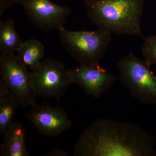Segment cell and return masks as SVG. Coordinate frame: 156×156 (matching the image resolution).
I'll use <instances>...</instances> for the list:
<instances>
[{"label": "cell", "mask_w": 156, "mask_h": 156, "mask_svg": "<svg viewBox=\"0 0 156 156\" xmlns=\"http://www.w3.org/2000/svg\"><path fill=\"white\" fill-rule=\"evenodd\" d=\"M32 89L37 96L60 99L72 84L69 69L58 59H43L36 69L30 72Z\"/></svg>", "instance_id": "cell-5"}, {"label": "cell", "mask_w": 156, "mask_h": 156, "mask_svg": "<svg viewBox=\"0 0 156 156\" xmlns=\"http://www.w3.org/2000/svg\"><path fill=\"white\" fill-rule=\"evenodd\" d=\"M21 5L30 20L39 29L46 31L63 27L70 14L68 7L50 0H22Z\"/></svg>", "instance_id": "cell-7"}, {"label": "cell", "mask_w": 156, "mask_h": 156, "mask_svg": "<svg viewBox=\"0 0 156 156\" xmlns=\"http://www.w3.org/2000/svg\"><path fill=\"white\" fill-rule=\"evenodd\" d=\"M118 80L131 97L144 104H156V75L144 59L130 52L117 62Z\"/></svg>", "instance_id": "cell-4"}, {"label": "cell", "mask_w": 156, "mask_h": 156, "mask_svg": "<svg viewBox=\"0 0 156 156\" xmlns=\"http://www.w3.org/2000/svg\"><path fill=\"white\" fill-rule=\"evenodd\" d=\"M45 47L36 39L27 40L17 51V58L30 71L36 69L44 59Z\"/></svg>", "instance_id": "cell-11"}, {"label": "cell", "mask_w": 156, "mask_h": 156, "mask_svg": "<svg viewBox=\"0 0 156 156\" xmlns=\"http://www.w3.org/2000/svg\"><path fill=\"white\" fill-rule=\"evenodd\" d=\"M72 83L89 96L98 98L110 89L117 79L99 63L79 65L69 69Z\"/></svg>", "instance_id": "cell-8"}, {"label": "cell", "mask_w": 156, "mask_h": 156, "mask_svg": "<svg viewBox=\"0 0 156 156\" xmlns=\"http://www.w3.org/2000/svg\"><path fill=\"white\" fill-rule=\"evenodd\" d=\"M20 105L17 99L0 82V133L2 136L13 123V118Z\"/></svg>", "instance_id": "cell-12"}, {"label": "cell", "mask_w": 156, "mask_h": 156, "mask_svg": "<svg viewBox=\"0 0 156 156\" xmlns=\"http://www.w3.org/2000/svg\"><path fill=\"white\" fill-rule=\"evenodd\" d=\"M23 41L17 33L14 20L0 21V53L10 55L17 52Z\"/></svg>", "instance_id": "cell-13"}, {"label": "cell", "mask_w": 156, "mask_h": 156, "mask_svg": "<svg viewBox=\"0 0 156 156\" xmlns=\"http://www.w3.org/2000/svg\"><path fill=\"white\" fill-rule=\"evenodd\" d=\"M68 154L65 151L60 148H56L50 152L46 156H67Z\"/></svg>", "instance_id": "cell-16"}, {"label": "cell", "mask_w": 156, "mask_h": 156, "mask_svg": "<svg viewBox=\"0 0 156 156\" xmlns=\"http://www.w3.org/2000/svg\"><path fill=\"white\" fill-rule=\"evenodd\" d=\"M58 31L62 47L80 65L99 63L111 42V34L98 29L70 31L63 27Z\"/></svg>", "instance_id": "cell-3"}, {"label": "cell", "mask_w": 156, "mask_h": 156, "mask_svg": "<svg viewBox=\"0 0 156 156\" xmlns=\"http://www.w3.org/2000/svg\"><path fill=\"white\" fill-rule=\"evenodd\" d=\"M26 117L43 136L53 137L71 128L72 123L63 109L35 104Z\"/></svg>", "instance_id": "cell-9"}, {"label": "cell", "mask_w": 156, "mask_h": 156, "mask_svg": "<svg viewBox=\"0 0 156 156\" xmlns=\"http://www.w3.org/2000/svg\"><path fill=\"white\" fill-rule=\"evenodd\" d=\"M22 0H0V17L8 9L17 5H21Z\"/></svg>", "instance_id": "cell-15"}, {"label": "cell", "mask_w": 156, "mask_h": 156, "mask_svg": "<svg viewBox=\"0 0 156 156\" xmlns=\"http://www.w3.org/2000/svg\"><path fill=\"white\" fill-rule=\"evenodd\" d=\"M27 130L18 122H13L4 135L3 142L0 145V155L2 156H28L29 153L25 138Z\"/></svg>", "instance_id": "cell-10"}, {"label": "cell", "mask_w": 156, "mask_h": 156, "mask_svg": "<svg viewBox=\"0 0 156 156\" xmlns=\"http://www.w3.org/2000/svg\"><path fill=\"white\" fill-rule=\"evenodd\" d=\"M30 72L14 54L0 55V82L23 107L37 103L31 87Z\"/></svg>", "instance_id": "cell-6"}, {"label": "cell", "mask_w": 156, "mask_h": 156, "mask_svg": "<svg viewBox=\"0 0 156 156\" xmlns=\"http://www.w3.org/2000/svg\"><path fill=\"white\" fill-rule=\"evenodd\" d=\"M155 139L134 124L98 118L73 148L75 156H155Z\"/></svg>", "instance_id": "cell-1"}, {"label": "cell", "mask_w": 156, "mask_h": 156, "mask_svg": "<svg viewBox=\"0 0 156 156\" xmlns=\"http://www.w3.org/2000/svg\"><path fill=\"white\" fill-rule=\"evenodd\" d=\"M87 16L98 29L118 35L144 38V0H83Z\"/></svg>", "instance_id": "cell-2"}, {"label": "cell", "mask_w": 156, "mask_h": 156, "mask_svg": "<svg viewBox=\"0 0 156 156\" xmlns=\"http://www.w3.org/2000/svg\"><path fill=\"white\" fill-rule=\"evenodd\" d=\"M143 39L141 51L144 60L151 67L156 65V34Z\"/></svg>", "instance_id": "cell-14"}]
</instances>
